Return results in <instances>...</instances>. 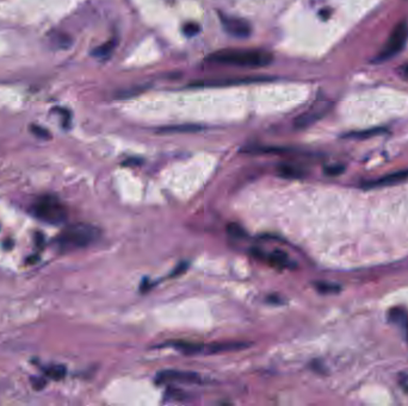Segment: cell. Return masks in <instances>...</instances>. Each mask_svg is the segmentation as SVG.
Wrapping results in <instances>:
<instances>
[{
	"mask_svg": "<svg viewBox=\"0 0 408 406\" xmlns=\"http://www.w3.org/2000/svg\"><path fill=\"white\" fill-rule=\"evenodd\" d=\"M274 60V56L268 52L254 50V49H223L210 54L207 61L218 65L248 67V68H260L269 66Z\"/></svg>",
	"mask_w": 408,
	"mask_h": 406,
	"instance_id": "cell-1",
	"label": "cell"
},
{
	"mask_svg": "<svg viewBox=\"0 0 408 406\" xmlns=\"http://www.w3.org/2000/svg\"><path fill=\"white\" fill-rule=\"evenodd\" d=\"M101 237V230L92 224L77 223L67 226L58 237V244L63 249H79L94 243Z\"/></svg>",
	"mask_w": 408,
	"mask_h": 406,
	"instance_id": "cell-2",
	"label": "cell"
},
{
	"mask_svg": "<svg viewBox=\"0 0 408 406\" xmlns=\"http://www.w3.org/2000/svg\"><path fill=\"white\" fill-rule=\"evenodd\" d=\"M31 212L37 219L42 222L51 224V225H59L66 222L67 209L56 197L44 195L38 198L31 205Z\"/></svg>",
	"mask_w": 408,
	"mask_h": 406,
	"instance_id": "cell-3",
	"label": "cell"
},
{
	"mask_svg": "<svg viewBox=\"0 0 408 406\" xmlns=\"http://www.w3.org/2000/svg\"><path fill=\"white\" fill-rule=\"evenodd\" d=\"M408 38V24L406 22H401L394 28L392 34L387 41L382 52L376 56V62H383L392 59L396 54L402 50Z\"/></svg>",
	"mask_w": 408,
	"mask_h": 406,
	"instance_id": "cell-4",
	"label": "cell"
},
{
	"mask_svg": "<svg viewBox=\"0 0 408 406\" xmlns=\"http://www.w3.org/2000/svg\"><path fill=\"white\" fill-rule=\"evenodd\" d=\"M220 20L226 33L235 38H247L252 33V28L246 19L220 13Z\"/></svg>",
	"mask_w": 408,
	"mask_h": 406,
	"instance_id": "cell-5",
	"label": "cell"
},
{
	"mask_svg": "<svg viewBox=\"0 0 408 406\" xmlns=\"http://www.w3.org/2000/svg\"><path fill=\"white\" fill-rule=\"evenodd\" d=\"M157 381L160 384H202V377L197 373L190 372V370L166 369L158 374Z\"/></svg>",
	"mask_w": 408,
	"mask_h": 406,
	"instance_id": "cell-6",
	"label": "cell"
},
{
	"mask_svg": "<svg viewBox=\"0 0 408 406\" xmlns=\"http://www.w3.org/2000/svg\"><path fill=\"white\" fill-rule=\"evenodd\" d=\"M331 108V105L328 103H317L308 111L303 112L302 115H300L297 118L294 120V126L296 129H306V128L313 125L314 123H317L318 120H320L322 117H325L326 113Z\"/></svg>",
	"mask_w": 408,
	"mask_h": 406,
	"instance_id": "cell-7",
	"label": "cell"
},
{
	"mask_svg": "<svg viewBox=\"0 0 408 406\" xmlns=\"http://www.w3.org/2000/svg\"><path fill=\"white\" fill-rule=\"evenodd\" d=\"M408 180V169L397 170V172L387 174L385 176L378 177V179L367 181V183L362 184L363 188H377V187H386V186H393V185H397Z\"/></svg>",
	"mask_w": 408,
	"mask_h": 406,
	"instance_id": "cell-8",
	"label": "cell"
},
{
	"mask_svg": "<svg viewBox=\"0 0 408 406\" xmlns=\"http://www.w3.org/2000/svg\"><path fill=\"white\" fill-rule=\"evenodd\" d=\"M250 343H244V342H225V343H214L208 345L200 344L198 354H219V352L236 351L250 347Z\"/></svg>",
	"mask_w": 408,
	"mask_h": 406,
	"instance_id": "cell-9",
	"label": "cell"
},
{
	"mask_svg": "<svg viewBox=\"0 0 408 406\" xmlns=\"http://www.w3.org/2000/svg\"><path fill=\"white\" fill-rule=\"evenodd\" d=\"M387 318H388V322L392 323L393 325H395L397 329L400 330L401 335L404 340L408 338V312L406 309L400 308V306H396V308H392L387 313Z\"/></svg>",
	"mask_w": 408,
	"mask_h": 406,
	"instance_id": "cell-10",
	"label": "cell"
},
{
	"mask_svg": "<svg viewBox=\"0 0 408 406\" xmlns=\"http://www.w3.org/2000/svg\"><path fill=\"white\" fill-rule=\"evenodd\" d=\"M277 172L279 175L282 177H285V179H302V177L306 175L304 170L300 167L290 165V163H283V165H279L277 168Z\"/></svg>",
	"mask_w": 408,
	"mask_h": 406,
	"instance_id": "cell-11",
	"label": "cell"
},
{
	"mask_svg": "<svg viewBox=\"0 0 408 406\" xmlns=\"http://www.w3.org/2000/svg\"><path fill=\"white\" fill-rule=\"evenodd\" d=\"M265 259L268 260L270 265L275 267V268L283 269L286 268V267H290V260L288 258V255L282 250H274L271 254L266 256Z\"/></svg>",
	"mask_w": 408,
	"mask_h": 406,
	"instance_id": "cell-12",
	"label": "cell"
},
{
	"mask_svg": "<svg viewBox=\"0 0 408 406\" xmlns=\"http://www.w3.org/2000/svg\"><path fill=\"white\" fill-rule=\"evenodd\" d=\"M116 45H117L116 38H111V40H109L108 42H105L104 44L99 45V47L95 48L94 50H93V53H92V55H93L94 58L101 59V60L108 59V58H110V56H111L113 50H115Z\"/></svg>",
	"mask_w": 408,
	"mask_h": 406,
	"instance_id": "cell-13",
	"label": "cell"
},
{
	"mask_svg": "<svg viewBox=\"0 0 408 406\" xmlns=\"http://www.w3.org/2000/svg\"><path fill=\"white\" fill-rule=\"evenodd\" d=\"M202 128L197 125H176V126H169V128H161L159 129V133L164 134H175V133H196L200 131Z\"/></svg>",
	"mask_w": 408,
	"mask_h": 406,
	"instance_id": "cell-14",
	"label": "cell"
},
{
	"mask_svg": "<svg viewBox=\"0 0 408 406\" xmlns=\"http://www.w3.org/2000/svg\"><path fill=\"white\" fill-rule=\"evenodd\" d=\"M66 367L61 365L49 366L47 367V369H44L45 375L53 380H62L66 375Z\"/></svg>",
	"mask_w": 408,
	"mask_h": 406,
	"instance_id": "cell-15",
	"label": "cell"
},
{
	"mask_svg": "<svg viewBox=\"0 0 408 406\" xmlns=\"http://www.w3.org/2000/svg\"><path fill=\"white\" fill-rule=\"evenodd\" d=\"M383 129H370L365 131H357V133H351L345 135V137L349 138H356V140H364V138H369L372 136H377V135L383 133Z\"/></svg>",
	"mask_w": 408,
	"mask_h": 406,
	"instance_id": "cell-16",
	"label": "cell"
},
{
	"mask_svg": "<svg viewBox=\"0 0 408 406\" xmlns=\"http://www.w3.org/2000/svg\"><path fill=\"white\" fill-rule=\"evenodd\" d=\"M53 42L58 48L67 49L70 47L72 44V38L68 36L67 34H56L54 37H53Z\"/></svg>",
	"mask_w": 408,
	"mask_h": 406,
	"instance_id": "cell-17",
	"label": "cell"
},
{
	"mask_svg": "<svg viewBox=\"0 0 408 406\" xmlns=\"http://www.w3.org/2000/svg\"><path fill=\"white\" fill-rule=\"evenodd\" d=\"M227 234L233 238H244L246 237V231L236 223H229L227 225Z\"/></svg>",
	"mask_w": 408,
	"mask_h": 406,
	"instance_id": "cell-18",
	"label": "cell"
},
{
	"mask_svg": "<svg viewBox=\"0 0 408 406\" xmlns=\"http://www.w3.org/2000/svg\"><path fill=\"white\" fill-rule=\"evenodd\" d=\"M315 287L317 290L320 292V293H337L340 290V287L335 284L331 283H324V281H320V283H315Z\"/></svg>",
	"mask_w": 408,
	"mask_h": 406,
	"instance_id": "cell-19",
	"label": "cell"
},
{
	"mask_svg": "<svg viewBox=\"0 0 408 406\" xmlns=\"http://www.w3.org/2000/svg\"><path fill=\"white\" fill-rule=\"evenodd\" d=\"M183 31H184V34H185L187 37H194V36H196L198 33H200L201 27L198 26L197 23L190 22V23H186L185 26H184Z\"/></svg>",
	"mask_w": 408,
	"mask_h": 406,
	"instance_id": "cell-20",
	"label": "cell"
},
{
	"mask_svg": "<svg viewBox=\"0 0 408 406\" xmlns=\"http://www.w3.org/2000/svg\"><path fill=\"white\" fill-rule=\"evenodd\" d=\"M166 399H171V400H180V399H185L186 394L183 391L176 390V388H170V390L165 393Z\"/></svg>",
	"mask_w": 408,
	"mask_h": 406,
	"instance_id": "cell-21",
	"label": "cell"
},
{
	"mask_svg": "<svg viewBox=\"0 0 408 406\" xmlns=\"http://www.w3.org/2000/svg\"><path fill=\"white\" fill-rule=\"evenodd\" d=\"M30 130H31V133L35 135V136L43 138V140L51 138V133H49L47 129H44V128H42L40 125H33L30 128Z\"/></svg>",
	"mask_w": 408,
	"mask_h": 406,
	"instance_id": "cell-22",
	"label": "cell"
},
{
	"mask_svg": "<svg viewBox=\"0 0 408 406\" xmlns=\"http://www.w3.org/2000/svg\"><path fill=\"white\" fill-rule=\"evenodd\" d=\"M343 172H344V166H339V165L326 167V169H325V173L329 176L339 175V174H342Z\"/></svg>",
	"mask_w": 408,
	"mask_h": 406,
	"instance_id": "cell-23",
	"label": "cell"
},
{
	"mask_svg": "<svg viewBox=\"0 0 408 406\" xmlns=\"http://www.w3.org/2000/svg\"><path fill=\"white\" fill-rule=\"evenodd\" d=\"M33 386L36 390H42L45 386V380L43 377H34L33 379Z\"/></svg>",
	"mask_w": 408,
	"mask_h": 406,
	"instance_id": "cell-24",
	"label": "cell"
},
{
	"mask_svg": "<svg viewBox=\"0 0 408 406\" xmlns=\"http://www.w3.org/2000/svg\"><path fill=\"white\" fill-rule=\"evenodd\" d=\"M397 73L402 79H408V63L400 66L399 69H397Z\"/></svg>",
	"mask_w": 408,
	"mask_h": 406,
	"instance_id": "cell-25",
	"label": "cell"
},
{
	"mask_svg": "<svg viewBox=\"0 0 408 406\" xmlns=\"http://www.w3.org/2000/svg\"><path fill=\"white\" fill-rule=\"evenodd\" d=\"M141 163H142V160H140V159H128L127 161L123 163V165H126V166H139V165H141Z\"/></svg>",
	"mask_w": 408,
	"mask_h": 406,
	"instance_id": "cell-26",
	"label": "cell"
}]
</instances>
